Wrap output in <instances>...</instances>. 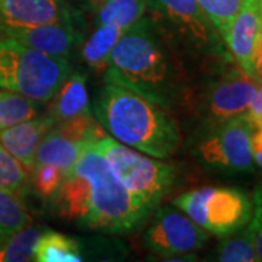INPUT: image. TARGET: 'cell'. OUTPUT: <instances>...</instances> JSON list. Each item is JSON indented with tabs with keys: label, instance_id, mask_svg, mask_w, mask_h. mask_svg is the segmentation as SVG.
<instances>
[{
	"label": "cell",
	"instance_id": "obj_1",
	"mask_svg": "<svg viewBox=\"0 0 262 262\" xmlns=\"http://www.w3.org/2000/svg\"><path fill=\"white\" fill-rule=\"evenodd\" d=\"M51 203L61 219L103 234L130 233L153 211L118 181L94 143L66 173Z\"/></svg>",
	"mask_w": 262,
	"mask_h": 262
},
{
	"label": "cell",
	"instance_id": "obj_2",
	"mask_svg": "<svg viewBox=\"0 0 262 262\" xmlns=\"http://www.w3.org/2000/svg\"><path fill=\"white\" fill-rule=\"evenodd\" d=\"M105 80L124 84L169 110L182 98L184 91L175 50L169 46V38L146 15L133 24L115 44Z\"/></svg>",
	"mask_w": 262,
	"mask_h": 262
},
{
	"label": "cell",
	"instance_id": "obj_3",
	"mask_svg": "<svg viewBox=\"0 0 262 262\" xmlns=\"http://www.w3.org/2000/svg\"><path fill=\"white\" fill-rule=\"evenodd\" d=\"M95 115L114 140L151 158H170L181 146L178 121L170 110L118 82L105 80Z\"/></svg>",
	"mask_w": 262,
	"mask_h": 262
},
{
	"label": "cell",
	"instance_id": "obj_4",
	"mask_svg": "<svg viewBox=\"0 0 262 262\" xmlns=\"http://www.w3.org/2000/svg\"><path fill=\"white\" fill-rule=\"evenodd\" d=\"M69 75L67 58L47 56L0 34V89L48 102Z\"/></svg>",
	"mask_w": 262,
	"mask_h": 262
},
{
	"label": "cell",
	"instance_id": "obj_5",
	"mask_svg": "<svg viewBox=\"0 0 262 262\" xmlns=\"http://www.w3.org/2000/svg\"><path fill=\"white\" fill-rule=\"evenodd\" d=\"M94 146L122 185L151 210L170 192L177 179V170L172 163L146 156L114 140L108 134L95 140Z\"/></svg>",
	"mask_w": 262,
	"mask_h": 262
},
{
	"label": "cell",
	"instance_id": "obj_6",
	"mask_svg": "<svg viewBox=\"0 0 262 262\" xmlns=\"http://www.w3.org/2000/svg\"><path fill=\"white\" fill-rule=\"evenodd\" d=\"M172 204L207 233L226 237L249 223L253 203L249 195L230 187H203L178 195Z\"/></svg>",
	"mask_w": 262,
	"mask_h": 262
},
{
	"label": "cell",
	"instance_id": "obj_7",
	"mask_svg": "<svg viewBox=\"0 0 262 262\" xmlns=\"http://www.w3.org/2000/svg\"><path fill=\"white\" fill-rule=\"evenodd\" d=\"M251 127L245 117L206 125L192 141V151L204 166L229 173L255 170L251 155Z\"/></svg>",
	"mask_w": 262,
	"mask_h": 262
},
{
	"label": "cell",
	"instance_id": "obj_8",
	"mask_svg": "<svg viewBox=\"0 0 262 262\" xmlns=\"http://www.w3.org/2000/svg\"><path fill=\"white\" fill-rule=\"evenodd\" d=\"M147 10L155 15L153 22L168 28H158L165 35H172L187 50L195 54L227 57L222 38L207 19L196 0H147Z\"/></svg>",
	"mask_w": 262,
	"mask_h": 262
},
{
	"label": "cell",
	"instance_id": "obj_9",
	"mask_svg": "<svg viewBox=\"0 0 262 262\" xmlns=\"http://www.w3.org/2000/svg\"><path fill=\"white\" fill-rule=\"evenodd\" d=\"M261 82H255L239 67H230L210 80L198 101L203 127L245 117L253 92Z\"/></svg>",
	"mask_w": 262,
	"mask_h": 262
},
{
	"label": "cell",
	"instance_id": "obj_10",
	"mask_svg": "<svg viewBox=\"0 0 262 262\" xmlns=\"http://www.w3.org/2000/svg\"><path fill=\"white\" fill-rule=\"evenodd\" d=\"M102 127L95 121L92 114L82 115L63 122H57L38 146L35 166L51 165L69 173L82 155L84 147L98 140Z\"/></svg>",
	"mask_w": 262,
	"mask_h": 262
},
{
	"label": "cell",
	"instance_id": "obj_11",
	"mask_svg": "<svg viewBox=\"0 0 262 262\" xmlns=\"http://www.w3.org/2000/svg\"><path fill=\"white\" fill-rule=\"evenodd\" d=\"M208 236L210 233L177 207L163 206L153 214L143 234V244L151 255L175 256L201 249L207 244Z\"/></svg>",
	"mask_w": 262,
	"mask_h": 262
},
{
	"label": "cell",
	"instance_id": "obj_12",
	"mask_svg": "<svg viewBox=\"0 0 262 262\" xmlns=\"http://www.w3.org/2000/svg\"><path fill=\"white\" fill-rule=\"evenodd\" d=\"M223 42L245 75L261 82L262 0H242Z\"/></svg>",
	"mask_w": 262,
	"mask_h": 262
},
{
	"label": "cell",
	"instance_id": "obj_13",
	"mask_svg": "<svg viewBox=\"0 0 262 262\" xmlns=\"http://www.w3.org/2000/svg\"><path fill=\"white\" fill-rule=\"evenodd\" d=\"M73 18L29 28L0 27V34L16 41L20 46L37 50L47 56L67 58L77 39Z\"/></svg>",
	"mask_w": 262,
	"mask_h": 262
},
{
	"label": "cell",
	"instance_id": "obj_14",
	"mask_svg": "<svg viewBox=\"0 0 262 262\" xmlns=\"http://www.w3.org/2000/svg\"><path fill=\"white\" fill-rule=\"evenodd\" d=\"M67 0H0V27L29 28L73 18Z\"/></svg>",
	"mask_w": 262,
	"mask_h": 262
},
{
	"label": "cell",
	"instance_id": "obj_15",
	"mask_svg": "<svg viewBox=\"0 0 262 262\" xmlns=\"http://www.w3.org/2000/svg\"><path fill=\"white\" fill-rule=\"evenodd\" d=\"M54 125L56 121L50 114L19 122L9 128L0 130V144L29 172H32L38 146Z\"/></svg>",
	"mask_w": 262,
	"mask_h": 262
},
{
	"label": "cell",
	"instance_id": "obj_16",
	"mask_svg": "<svg viewBox=\"0 0 262 262\" xmlns=\"http://www.w3.org/2000/svg\"><path fill=\"white\" fill-rule=\"evenodd\" d=\"M86 76L82 73L69 75L56 91L50 106V115L57 122L67 121L82 115H89V95Z\"/></svg>",
	"mask_w": 262,
	"mask_h": 262
},
{
	"label": "cell",
	"instance_id": "obj_17",
	"mask_svg": "<svg viewBox=\"0 0 262 262\" xmlns=\"http://www.w3.org/2000/svg\"><path fill=\"white\" fill-rule=\"evenodd\" d=\"M32 262H84L83 244L76 237L47 229L38 239Z\"/></svg>",
	"mask_w": 262,
	"mask_h": 262
},
{
	"label": "cell",
	"instance_id": "obj_18",
	"mask_svg": "<svg viewBox=\"0 0 262 262\" xmlns=\"http://www.w3.org/2000/svg\"><path fill=\"white\" fill-rule=\"evenodd\" d=\"M125 31L113 24L96 25L82 46V58L96 72H105L115 44Z\"/></svg>",
	"mask_w": 262,
	"mask_h": 262
},
{
	"label": "cell",
	"instance_id": "obj_19",
	"mask_svg": "<svg viewBox=\"0 0 262 262\" xmlns=\"http://www.w3.org/2000/svg\"><path fill=\"white\" fill-rule=\"evenodd\" d=\"M91 8L95 12V25L113 24L127 31L146 15L147 0H99Z\"/></svg>",
	"mask_w": 262,
	"mask_h": 262
},
{
	"label": "cell",
	"instance_id": "obj_20",
	"mask_svg": "<svg viewBox=\"0 0 262 262\" xmlns=\"http://www.w3.org/2000/svg\"><path fill=\"white\" fill-rule=\"evenodd\" d=\"M22 198L0 188V246L31 222Z\"/></svg>",
	"mask_w": 262,
	"mask_h": 262
},
{
	"label": "cell",
	"instance_id": "obj_21",
	"mask_svg": "<svg viewBox=\"0 0 262 262\" xmlns=\"http://www.w3.org/2000/svg\"><path fill=\"white\" fill-rule=\"evenodd\" d=\"M41 103L25 95L0 89V130L38 117Z\"/></svg>",
	"mask_w": 262,
	"mask_h": 262
},
{
	"label": "cell",
	"instance_id": "obj_22",
	"mask_svg": "<svg viewBox=\"0 0 262 262\" xmlns=\"http://www.w3.org/2000/svg\"><path fill=\"white\" fill-rule=\"evenodd\" d=\"M41 233L42 230L29 225L20 229L0 246V262H32Z\"/></svg>",
	"mask_w": 262,
	"mask_h": 262
},
{
	"label": "cell",
	"instance_id": "obj_23",
	"mask_svg": "<svg viewBox=\"0 0 262 262\" xmlns=\"http://www.w3.org/2000/svg\"><path fill=\"white\" fill-rule=\"evenodd\" d=\"M31 187V172L0 144V188L24 196Z\"/></svg>",
	"mask_w": 262,
	"mask_h": 262
},
{
	"label": "cell",
	"instance_id": "obj_24",
	"mask_svg": "<svg viewBox=\"0 0 262 262\" xmlns=\"http://www.w3.org/2000/svg\"><path fill=\"white\" fill-rule=\"evenodd\" d=\"M84 262H139L127 245L108 237H96L83 245Z\"/></svg>",
	"mask_w": 262,
	"mask_h": 262
},
{
	"label": "cell",
	"instance_id": "obj_25",
	"mask_svg": "<svg viewBox=\"0 0 262 262\" xmlns=\"http://www.w3.org/2000/svg\"><path fill=\"white\" fill-rule=\"evenodd\" d=\"M208 262H259L253 252L252 244L246 230L239 234L226 236L220 244L215 246L214 252Z\"/></svg>",
	"mask_w": 262,
	"mask_h": 262
},
{
	"label": "cell",
	"instance_id": "obj_26",
	"mask_svg": "<svg viewBox=\"0 0 262 262\" xmlns=\"http://www.w3.org/2000/svg\"><path fill=\"white\" fill-rule=\"evenodd\" d=\"M196 3L211 22L219 37L223 39L241 8L242 0H196Z\"/></svg>",
	"mask_w": 262,
	"mask_h": 262
},
{
	"label": "cell",
	"instance_id": "obj_27",
	"mask_svg": "<svg viewBox=\"0 0 262 262\" xmlns=\"http://www.w3.org/2000/svg\"><path fill=\"white\" fill-rule=\"evenodd\" d=\"M64 172L51 165L35 166L31 172V184L38 196L51 201L64 179Z\"/></svg>",
	"mask_w": 262,
	"mask_h": 262
},
{
	"label": "cell",
	"instance_id": "obj_28",
	"mask_svg": "<svg viewBox=\"0 0 262 262\" xmlns=\"http://www.w3.org/2000/svg\"><path fill=\"white\" fill-rule=\"evenodd\" d=\"M245 118L249 124L251 130H262V94L261 84L253 92L251 102L248 105V111L245 114Z\"/></svg>",
	"mask_w": 262,
	"mask_h": 262
},
{
	"label": "cell",
	"instance_id": "obj_29",
	"mask_svg": "<svg viewBox=\"0 0 262 262\" xmlns=\"http://www.w3.org/2000/svg\"><path fill=\"white\" fill-rule=\"evenodd\" d=\"M249 146H251L253 165H255V168L259 169L262 163V130H251Z\"/></svg>",
	"mask_w": 262,
	"mask_h": 262
},
{
	"label": "cell",
	"instance_id": "obj_30",
	"mask_svg": "<svg viewBox=\"0 0 262 262\" xmlns=\"http://www.w3.org/2000/svg\"><path fill=\"white\" fill-rule=\"evenodd\" d=\"M146 262H198L196 255L192 253H184V255H175V256H156L149 255Z\"/></svg>",
	"mask_w": 262,
	"mask_h": 262
},
{
	"label": "cell",
	"instance_id": "obj_31",
	"mask_svg": "<svg viewBox=\"0 0 262 262\" xmlns=\"http://www.w3.org/2000/svg\"><path fill=\"white\" fill-rule=\"evenodd\" d=\"M83 2H86V3H89V5H94V3H96V2H99V0H83Z\"/></svg>",
	"mask_w": 262,
	"mask_h": 262
}]
</instances>
